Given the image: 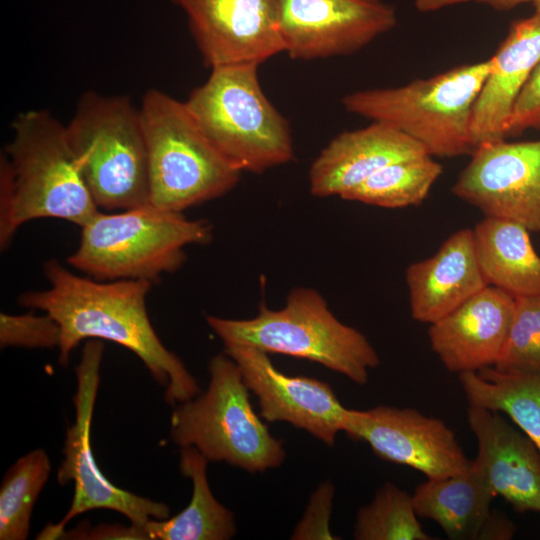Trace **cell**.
<instances>
[{
	"mask_svg": "<svg viewBox=\"0 0 540 540\" xmlns=\"http://www.w3.org/2000/svg\"><path fill=\"white\" fill-rule=\"evenodd\" d=\"M49 287L20 294L18 304L41 310L60 327L59 362L66 365L72 350L86 339L108 340L133 352L158 384L165 401L177 405L200 393L181 359L168 350L154 330L146 307L151 282L100 281L78 275L56 260L44 264Z\"/></svg>",
	"mask_w": 540,
	"mask_h": 540,
	"instance_id": "obj_1",
	"label": "cell"
},
{
	"mask_svg": "<svg viewBox=\"0 0 540 540\" xmlns=\"http://www.w3.org/2000/svg\"><path fill=\"white\" fill-rule=\"evenodd\" d=\"M0 157V247L27 222L55 218L83 226L100 209L76 164L66 127L46 110L12 122Z\"/></svg>",
	"mask_w": 540,
	"mask_h": 540,
	"instance_id": "obj_2",
	"label": "cell"
},
{
	"mask_svg": "<svg viewBox=\"0 0 540 540\" xmlns=\"http://www.w3.org/2000/svg\"><path fill=\"white\" fill-rule=\"evenodd\" d=\"M206 320L224 347L248 346L306 359L358 385H365L369 370L380 364L368 339L338 320L313 288H294L280 309L260 303L257 315L250 319L207 316Z\"/></svg>",
	"mask_w": 540,
	"mask_h": 540,
	"instance_id": "obj_3",
	"label": "cell"
},
{
	"mask_svg": "<svg viewBox=\"0 0 540 540\" xmlns=\"http://www.w3.org/2000/svg\"><path fill=\"white\" fill-rule=\"evenodd\" d=\"M80 228L79 245L67 261L100 281L153 283L180 268L185 247L208 244L213 238L208 221L150 203L114 213L99 210Z\"/></svg>",
	"mask_w": 540,
	"mask_h": 540,
	"instance_id": "obj_4",
	"label": "cell"
},
{
	"mask_svg": "<svg viewBox=\"0 0 540 540\" xmlns=\"http://www.w3.org/2000/svg\"><path fill=\"white\" fill-rule=\"evenodd\" d=\"M258 67H213L184 101L208 141L241 173H263L294 158L290 125L266 97Z\"/></svg>",
	"mask_w": 540,
	"mask_h": 540,
	"instance_id": "obj_5",
	"label": "cell"
},
{
	"mask_svg": "<svg viewBox=\"0 0 540 540\" xmlns=\"http://www.w3.org/2000/svg\"><path fill=\"white\" fill-rule=\"evenodd\" d=\"M490 67L489 58L395 88L355 91L341 103L352 114L394 126L432 157L471 155L473 108Z\"/></svg>",
	"mask_w": 540,
	"mask_h": 540,
	"instance_id": "obj_6",
	"label": "cell"
},
{
	"mask_svg": "<svg viewBox=\"0 0 540 540\" xmlns=\"http://www.w3.org/2000/svg\"><path fill=\"white\" fill-rule=\"evenodd\" d=\"M147 150L149 203L182 212L222 197L240 180L179 101L148 90L139 108Z\"/></svg>",
	"mask_w": 540,
	"mask_h": 540,
	"instance_id": "obj_7",
	"label": "cell"
},
{
	"mask_svg": "<svg viewBox=\"0 0 540 540\" xmlns=\"http://www.w3.org/2000/svg\"><path fill=\"white\" fill-rule=\"evenodd\" d=\"M66 136L99 209L149 203L148 162L139 108L124 95L82 94Z\"/></svg>",
	"mask_w": 540,
	"mask_h": 540,
	"instance_id": "obj_8",
	"label": "cell"
},
{
	"mask_svg": "<svg viewBox=\"0 0 540 540\" xmlns=\"http://www.w3.org/2000/svg\"><path fill=\"white\" fill-rule=\"evenodd\" d=\"M207 390L178 403L170 419V438L180 448L195 447L209 462L225 461L250 473L285 460L274 438L253 410L240 367L225 352L211 358Z\"/></svg>",
	"mask_w": 540,
	"mask_h": 540,
	"instance_id": "obj_9",
	"label": "cell"
},
{
	"mask_svg": "<svg viewBox=\"0 0 540 540\" xmlns=\"http://www.w3.org/2000/svg\"><path fill=\"white\" fill-rule=\"evenodd\" d=\"M104 344L87 341L76 367L77 389L73 398L76 417L67 429L64 460L57 471V482L74 483L71 506L57 523H48L36 537L55 540L74 517L95 509H109L126 516L131 524L143 527L150 519H167L166 504L136 495L115 486L99 469L91 448L90 429L100 384V366Z\"/></svg>",
	"mask_w": 540,
	"mask_h": 540,
	"instance_id": "obj_10",
	"label": "cell"
},
{
	"mask_svg": "<svg viewBox=\"0 0 540 540\" xmlns=\"http://www.w3.org/2000/svg\"><path fill=\"white\" fill-rule=\"evenodd\" d=\"M276 14L283 52L306 61L357 52L397 24L383 0H277Z\"/></svg>",
	"mask_w": 540,
	"mask_h": 540,
	"instance_id": "obj_11",
	"label": "cell"
},
{
	"mask_svg": "<svg viewBox=\"0 0 540 540\" xmlns=\"http://www.w3.org/2000/svg\"><path fill=\"white\" fill-rule=\"evenodd\" d=\"M452 192L485 217L540 233V140L478 145Z\"/></svg>",
	"mask_w": 540,
	"mask_h": 540,
	"instance_id": "obj_12",
	"label": "cell"
},
{
	"mask_svg": "<svg viewBox=\"0 0 540 540\" xmlns=\"http://www.w3.org/2000/svg\"><path fill=\"white\" fill-rule=\"evenodd\" d=\"M344 432L366 442L381 459L436 479L467 472L472 465L456 435L442 420L416 409L378 406L350 409Z\"/></svg>",
	"mask_w": 540,
	"mask_h": 540,
	"instance_id": "obj_13",
	"label": "cell"
},
{
	"mask_svg": "<svg viewBox=\"0 0 540 540\" xmlns=\"http://www.w3.org/2000/svg\"><path fill=\"white\" fill-rule=\"evenodd\" d=\"M185 14L204 63L260 65L282 53L277 0H171Z\"/></svg>",
	"mask_w": 540,
	"mask_h": 540,
	"instance_id": "obj_14",
	"label": "cell"
},
{
	"mask_svg": "<svg viewBox=\"0 0 540 540\" xmlns=\"http://www.w3.org/2000/svg\"><path fill=\"white\" fill-rule=\"evenodd\" d=\"M224 352L240 367L265 420L288 422L329 446L344 431L350 409L341 404L327 383L286 375L272 364L267 353L253 347L230 346Z\"/></svg>",
	"mask_w": 540,
	"mask_h": 540,
	"instance_id": "obj_15",
	"label": "cell"
},
{
	"mask_svg": "<svg viewBox=\"0 0 540 540\" xmlns=\"http://www.w3.org/2000/svg\"><path fill=\"white\" fill-rule=\"evenodd\" d=\"M514 297L488 285L429 324L433 352L454 373L477 372L499 360L511 325Z\"/></svg>",
	"mask_w": 540,
	"mask_h": 540,
	"instance_id": "obj_16",
	"label": "cell"
},
{
	"mask_svg": "<svg viewBox=\"0 0 540 540\" xmlns=\"http://www.w3.org/2000/svg\"><path fill=\"white\" fill-rule=\"evenodd\" d=\"M469 427L476 437L473 468L494 494L518 513H540V451L533 441L510 425L500 412L467 409Z\"/></svg>",
	"mask_w": 540,
	"mask_h": 540,
	"instance_id": "obj_17",
	"label": "cell"
},
{
	"mask_svg": "<svg viewBox=\"0 0 540 540\" xmlns=\"http://www.w3.org/2000/svg\"><path fill=\"white\" fill-rule=\"evenodd\" d=\"M429 155L417 141L385 122L345 131L334 137L309 169V190L315 197L340 198L383 167Z\"/></svg>",
	"mask_w": 540,
	"mask_h": 540,
	"instance_id": "obj_18",
	"label": "cell"
},
{
	"mask_svg": "<svg viewBox=\"0 0 540 540\" xmlns=\"http://www.w3.org/2000/svg\"><path fill=\"white\" fill-rule=\"evenodd\" d=\"M490 60L472 113L471 133L476 147L508 137L514 103L540 62V12L513 21Z\"/></svg>",
	"mask_w": 540,
	"mask_h": 540,
	"instance_id": "obj_19",
	"label": "cell"
},
{
	"mask_svg": "<svg viewBox=\"0 0 540 540\" xmlns=\"http://www.w3.org/2000/svg\"><path fill=\"white\" fill-rule=\"evenodd\" d=\"M412 318L431 324L488 286L479 266L473 229L454 232L429 258L406 269Z\"/></svg>",
	"mask_w": 540,
	"mask_h": 540,
	"instance_id": "obj_20",
	"label": "cell"
},
{
	"mask_svg": "<svg viewBox=\"0 0 540 540\" xmlns=\"http://www.w3.org/2000/svg\"><path fill=\"white\" fill-rule=\"evenodd\" d=\"M473 235L477 260L488 285L513 297L540 295V256L525 227L484 217L473 228Z\"/></svg>",
	"mask_w": 540,
	"mask_h": 540,
	"instance_id": "obj_21",
	"label": "cell"
},
{
	"mask_svg": "<svg viewBox=\"0 0 540 540\" xmlns=\"http://www.w3.org/2000/svg\"><path fill=\"white\" fill-rule=\"evenodd\" d=\"M495 497L471 465L467 472L420 483L412 501L417 516L436 522L449 539L478 540Z\"/></svg>",
	"mask_w": 540,
	"mask_h": 540,
	"instance_id": "obj_22",
	"label": "cell"
},
{
	"mask_svg": "<svg viewBox=\"0 0 540 540\" xmlns=\"http://www.w3.org/2000/svg\"><path fill=\"white\" fill-rule=\"evenodd\" d=\"M208 460L195 448L180 450L181 473L193 485L189 504L167 519H150L143 529L149 540H227L236 533L234 515L211 492L207 479Z\"/></svg>",
	"mask_w": 540,
	"mask_h": 540,
	"instance_id": "obj_23",
	"label": "cell"
},
{
	"mask_svg": "<svg viewBox=\"0 0 540 540\" xmlns=\"http://www.w3.org/2000/svg\"><path fill=\"white\" fill-rule=\"evenodd\" d=\"M471 407L508 415L540 451V373L486 367L459 374Z\"/></svg>",
	"mask_w": 540,
	"mask_h": 540,
	"instance_id": "obj_24",
	"label": "cell"
},
{
	"mask_svg": "<svg viewBox=\"0 0 540 540\" xmlns=\"http://www.w3.org/2000/svg\"><path fill=\"white\" fill-rule=\"evenodd\" d=\"M442 170L430 155L400 160L378 170L341 199L390 209L416 206L425 200Z\"/></svg>",
	"mask_w": 540,
	"mask_h": 540,
	"instance_id": "obj_25",
	"label": "cell"
},
{
	"mask_svg": "<svg viewBox=\"0 0 540 540\" xmlns=\"http://www.w3.org/2000/svg\"><path fill=\"white\" fill-rule=\"evenodd\" d=\"M51 472L47 453L39 448L19 458L0 486V539L25 540L37 498Z\"/></svg>",
	"mask_w": 540,
	"mask_h": 540,
	"instance_id": "obj_26",
	"label": "cell"
},
{
	"mask_svg": "<svg viewBox=\"0 0 540 540\" xmlns=\"http://www.w3.org/2000/svg\"><path fill=\"white\" fill-rule=\"evenodd\" d=\"M412 495L387 482L356 517L357 540H431L417 519Z\"/></svg>",
	"mask_w": 540,
	"mask_h": 540,
	"instance_id": "obj_27",
	"label": "cell"
},
{
	"mask_svg": "<svg viewBox=\"0 0 540 540\" xmlns=\"http://www.w3.org/2000/svg\"><path fill=\"white\" fill-rule=\"evenodd\" d=\"M493 367L506 372L540 373V295L514 297L508 337Z\"/></svg>",
	"mask_w": 540,
	"mask_h": 540,
	"instance_id": "obj_28",
	"label": "cell"
},
{
	"mask_svg": "<svg viewBox=\"0 0 540 540\" xmlns=\"http://www.w3.org/2000/svg\"><path fill=\"white\" fill-rule=\"evenodd\" d=\"M60 344V327L49 314L33 312L0 314V345L5 347L52 348Z\"/></svg>",
	"mask_w": 540,
	"mask_h": 540,
	"instance_id": "obj_29",
	"label": "cell"
},
{
	"mask_svg": "<svg viewBox=\"0 0 540 540\" xmlns=\"http://www.w3.org/2000/svg\"><path fill=\"white\" fill-rule=\"evenodd\" d=\"M333 495L334 487L329 482H324L315 490L292 539H338L329 529Z\"/></svg>",
	"mask_w": 540,
	"mask_h": 540,
	"instance_id": "obj_30",
	"label": "cell"
},
{
	"mask_svg": "<svg viewBox=\"0 0 540 540\" xmlns=\"http://www.w3.org/2000/svg\"><path fill=\"white\" fill-rule=\"evenodd\" d=\"M540 129V62L519 93L509 119L508 136Z\"/></svg>",
	"mask_w": 540,
	"mask_h": 540,
	"instance_id": "obj_31",
	"label": "cell"
},
{
	"mask_svg": "<svg viewBox=\"0 0 540 540\" xmlns=\"http://www.w3.org/2000/svg\"><path fill=\"white\" fill-rule=\"evenodd\" d=\"M59 539H84V540H106V539H125V540H149L143 527L131 524V526H122L118 524H101L90 527L87 523H82L75 529L64 531Z\"/></svg>",
	"mask_w": 540,
	"mask_h": 540,
	"instance_id": "obj_32",
	"label": "cell"
},
{
	"mask_svg": "<svg viewBox=\"0 0 540 540\" xmlns=\"http://www.w3.org/2000/svg\"><path fill=\"white\" fill-rule=\"evenodd\" d=\"M532 0H414V7L422 13L434 12L453 5L477 2L485 4L497 11H508Z\"/></svg>",
	"mask_w": 540,
	"mask_h": 540,
	"instance_id": "obj_33",
	"label": "cell"
},
{
	"mask_svg": "<svg viewBox=\"0 0 540 540\" xmlns=\"http://www.w3.org/2000/svg\"><path fill=\"white\" fill-rule=\"evenodd\" d=\"M516 527L511 519L499 510H491L485 520L478 540H509L512 539Z\"/></svg>",
	"mask_w": 540,
	"mask_h": 540,
	"instance_id": "obj_34",
	"label": "cell"
},
{
	"mask_svg": "<svg viewBox=\"0 0 540 540\" xmlns=\"http://www.w3.org/2000/svg\"><path fill=\"white\" fill-rule=\"evenodd\" d=\"M535 11L540 12V0H532L531 1Z\"/></svg>",
	"mask_w": 540,
	"mask_h": 540,
	"instance_id": "obj_35",
	"label": "cell"
}]
</instances>
